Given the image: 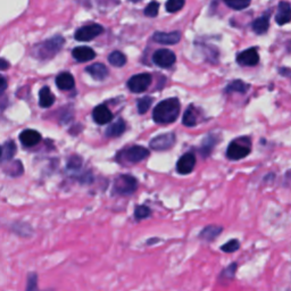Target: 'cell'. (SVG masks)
<instances>
[{
    "label": "cell",
    "mask_w": 291,
    "mask_h": 291,
    "mask_svg": "<svg viewBox=\"0 0 291 291\" xmlns=\"http://www.w3.org/2000/svg\"><path fill=\"white\" fill-rule=\"evenodd\" d=\"M222 231H223L222 226H208L206 227H204V230L199 233V238L201 240L207 241V242H211V241H214L221 233H222Z\"/></svg>",
    "instance_id": "obj_19"
},
{
    "label": "cell",
    "mask_w": 291,
    "mask_h": 291,
    "mask_svg": "<svg viewBox=\"0 0 291 291\" xmlns=\"http://www.w3.org/2000/svg\"><path fill=\"white\" fill-rule=\"evenodd\" d=\"M259 62V55L256 48H249L237 56V63L241 66H255Z\"/></svg>",
    "instance_id": "obj_11"
},
{
    "label": "cell",
    "mask_w": 291,
    "mask_h": 291,
    "mask_svg": "<svg viewBox=\"0 0 291 291\" xmlns=\"http://www.w3.org/2000/svg\"><path fill=\"white\" fill-rule=\"evenodd\" d=\"M104 32V28L99 24H90L82 26L81 29H79L75 32V39L78 41L88 42L94 40L95 38H97L98 35H100Z\"/></svg>",
    "instance_id": "obj_7"
},
{
    "label": "cell",
    "mask_w": 291,
    "mask_h": 291,
    "mask_svg": "<svg viewBox=\"0 0 291 291\" xmlns=\"http://www.w3.org/2000/svg\"><path fill=\"white\" fill-rule=\"evenodd\" d=\"M151 216V210L146 205H139L134 210V218L137 221H142Z\"/></svg>",
    "instance_id": "obj_28"
},
{
    "label": "cell",
    "mask_w": 291,
    "mask_h": 291,
    "mask_svg": "<svg viewBox=\"0 0 291 291\" xmlns=\"http://www.w3.org/2000/svg\"><path fill=\"white\" fill-rule=\"evenodd\" d=\"M82 166V160L81 157L79 156H73L69 158L68 163H67V167L69 170H79Z\"/></svg>",
    "instance_id": "obj_37"
},
{
    "label": "cell",
    "mask_w": 291,
    "mask_h": 291,
    "mask_svg": "<svg viewBox=\"0 0 291 291\" xmlns=\"http://www.w3.org/2000/svg\"><path fill=\"white\" fill-rule=\"evenodd\" d=\"M240 248V242L239 240L237 239H231L230 241H227L223 244V246H221V250L224 251V253H234V251H237Z\"/></svg>",
    "instance_id": "obj_33"
},
{
    "label": "cell",
    "mask_w": 291,
    "mask_h": 291,
    "mask_svg": "<svg viewBox=\"0 0 291 291\" xmlns=\"http://www.w3.org/2000/svg\"><path fill=\"white\" fill-rule=\"evenodd\" d=\"M92 117L97 124L104 125L113 120V114L105 105H99L92 112Z\"/></svg>",
    "instance_id": "obj_13"
},
{
    "label": "cell",
    "mask_w": 291,
    "mask_h": 291,
    "mask_svg": "<svg viewBox=\"0 0 291 291\" xmlns=\"http://www.w3.org/2000/svg\"><path fill=\"white\" fill-rule=\"evenodd\" d=\"M7 80H6V78L2 77V75H0V94H2L6 89H7Z\"/></svg>",
    "instance_id": "obj_38"
},
{
    "label": "cell",
    "mask_w": 291,
    "mask_h": 291,
    "mask_svg": "<svg viewBox=\"0 0 291 291\" xmlns=\"http://www.w3.org/2000/svg\"><path fill=\"white\" fill-rule=\"evenodd\" d=\"M72 55L79 63H85L96 57V52L90 47H77L73 49Z\"/></svg>",
    "instance_id": "obj_15"
},
{
    "label": "cell",
    "mask_w": 291,
    "mask_h": 291,
    "mask_svg": "<svg viewBox=\"0 0 291 291\" xmlns=\"http://www.w3.org/2000/svg\"><path fill=\"white\" fill-rule=\"evenodd\" d=\"M250 154V140L248 138H239L229 145L226 156L231 161H239Z\"/></svg>",
    "instance_id": "obj_3"
},
{
    "label": "cell",
    "mask_w": 291,
    "mask_h": 291,
    "mask_svg": "<svg viewBox=\"0 0 291 291\" xmlns=\"http://www.w3.org/2000/svg\"><path fill=\"white\" fill-rule=\"evenodd\" d=\"M55 102V97L48 87H44L39 92V104L42 108H48Z\"/></svg>",
    "instance_id": "obj_21"
},
{
    "label": "cell",
    "mask_w": 291,
    "mask_h": 291,
    "mask_svg": "<svg viewBox=\"0 0 291 291\" xmlns=\"http://www.w3.org/2000/svg\"><path fill=\"white\" fill-rule=\"evenodd\" d=\"M125 123L122 118H118L116 122H114L113 124H111L108 127L107 130H106V135L111 138H115V137H120L124 133L125 131Z\"/></svg>",
    "instance_id": "obj_22"
},
{
    "label": "cell",
    "mask_w": 291,
    "mask_h": 291,
    "mask_svg": "<svg viewBox=\"0 0 291 291\" xmlns=\"http://www.w3.org/2000/svg\"><path fill=\"white\" fill-rule=\"evenodd\" d=\"M238 269V264L237 263H232L231 265H229L226 269L223 270V272L221 273L220 279L221 280H233L234 276H236V272Z\"/></svg>",
    "instance_id": "obj_31"
},
{
    "label": "cell",
    "mask_w": 291,
    "mask_h": 291,
    "mask_svg": "<svg viewBox=\"0 0 291 291\" xmlns=\"http://www.w3.org/2000/svg\"><path fill=\"white\" fill-rule=\"evenodd\" d=\"M184 0H168L166 2V11L168 13H177L184 6Z\"/></svg>",
    "instance_id": "obj_34"
},
{
    "label": "cell",
    "mask_w": 291,
    "mask_h": 291,
    "mask_svg": "<svg viewBox=\"0 0 291 291\" xmlns=\"http://www.w3.org/2000/svg\"><path fill=\"white\" fill-rule=\"evenodd\" d=\"M291 19L290 5L287 1H281L277 7V13L275 15V21L279 25H284L289 23Z\"/></svg>",
    "instance_id": "obj_16"
},
{
    "label": "cell",
    "mask_w": 291,
    "mask_h": 291,
    "mask_svg": "<svg viewBox=\"0 0 291 291\" xmlns=\"http://www.w3.org/2000/svg\"><path fill=\"white\" fill-rule=\"evenodd\" d=\"M16 154V145L13 141H8L4 145V148H1V158L5 163L11 162Z\"/></svg>",
    "instance_id": "obj_24"
},
{
    "label": "cell",
    "mask_w": 291,
    "mask_h": 291,
    "mask_svg": "<svg viewBox=\"0 0 291 291\" xmlns=\"http://www.w3.org/2000/svg\"><path fill=\"white\" fill-rule=\"evenodd\" d=\"M138 188V181L132 175H120L115 178L113 191L120 196H130L133 194Z\"/></svg>",
    "instance_id": "obj_4"
},
{
    "label": "cell",
    "mask_w": 291,
    "mask_h": 291,
    "mask_svg": "<svg viewBox=\"0 0 291 291\" xmlns=\"http://www.w3.org/2000/svg\"><path fill=\"white\" fill-rule=\"evenodd\" d=\"M151 75L148 73H141V74L133 75L128 82V87L134 94H141L146 91L151 84Z\"/></svg>",
    "instance_id": "obj_6"
},
{
    "label": "cell",
    "mask_w": 291,
    "mask_h": 291,
    "mask_svg": "<svg viewBox=\"0 0 291 291\" xmlns=\"http://www.w3.org/2000/svg\"><path fill=\"white\" fill-rule=\"evenodd\" d=\"M223 1L227 5V7L236 9V11H241L250 5L251 0H223Z\"/></svg>",
    "instance_id": "obj_29"
},
{
    "label": "cell",
    "mask_w": 291,
    "mask_h": 291,
    "mask_svg": "<svg viewBox=\"0 0 291 291\" xmlns=\"http://www.w3.org/2000/svg\"><path fill=\"white\" fill-rule=\"evenodd\" d=\"M215 145H216V138L213 137V135H208L204 140L203 146H201V153L204 154V156H208L210 154Z\"/></svg>",
    "instance_id": "obj_30"
},
{
    "label": "cell",
    "mask_w": 291,
    "mask_h": 291,
    "mask_svg": "<svg viewBox=\"0 0 291 291\" xmlns=\"http://www.w3.org/2000/svg\"><path fill=\"white\" fill-rule=\"evenodd\" d=\"M249 85L244 83L241 80H236L226 87V92H239V94H244L248 91Z\"/></svg>",
    "instance_id": "obj_27"
},
{
    "label": "cell",
    "mask_w": 291,
    "mask_h": 291,
    "mask_svg": "<svg viewBox=\"0 0 291 291\" xmlns=\"http://www.w3.org/2000/svg\"><path fill=\"white\" fill-rule=\"evenodd\" d=\"M151 104H153V98H151V97H147V96H146V97L141 98L140 100L138 101V112H139V114L147 113L148 109L150 108Z\"/></svg>",
    "instance_id": "obj_32"
},
{
    "label": "cell",
    "mask_w": 291,
    "mask_h": 291,
    "mask_svg": "<svg viewBox=\"0 0 291 291\" xmlns=\"http://www.w3.org/2000/svg\"><path fill=\"white\" fill-rule=\"evenodd\" d=\"M108 62L115 67H122L127 64V57L123 52L121 51H113L108 56Z\"/></svg>",
    "instance_id": "obj_25"
},
{
    "label": "cell",
    "mask_w": 291,
    "mask_h": 291,
    "mask_svg": "<svg viewBox=\"0 0 291 291\" xmlns=\"http://www.w3.org/2000/svg\"><path fill=\"white\" fill-rule=\"evenodd\" d=\"M131 1H134V2H137V1H140V0H131Z\"/></svg>",
    "instance_id": "obj_41"
},
{
    "label": "cell",
    "mask_w": 291,
    "mask_h": 291,
    "mask_svg": "<svg viewBox=\"0 0 291 291\" xmlns=\"http://www.w3.org/2000/svg\"><path fill=\"white\" fill-rule=\"evenodd\" d=\"M56 85L61 89V90H71L74 88L75 80L73 75L68 72L61 73L57 78H56Z\"/></svg>",
    "instance_id": "obj_18"
},
{
    "label": "cell",
    "mask_w": 291,
    "mask_h": 291,
    "mask_svg": "<svg viewBox=\"0 0 291 291\" xmlns=\"http://www.w3.org/2000/svg\"><path fill=\"white\" fill-rule=\"evenodd\" d=\"M19 140L25 147H34L41 141V134L35 130H24L19 134Z\"/></svg>",
    "instance_id": "obj_14"
},
{
    "label": "cell",
    "mask_w": 291,
    "mask_h": 291,
    "mask_svg": "<svg viewBox=\"0 0 291 291\" xmlns=\"http://www.w3.org/2000/svg\"><path fill=\"white\" fill-rule=\"evenodd\" d=\"M182 122H183V125L186 127H194L197 124V114L194 112V107H189L184 112L183 114V118H182Z\"/></svg>",
    "instance_id": "obj_26"
},
{
    "label": "cell",
    "mask_w": 291,
    "mask_h": 291,
    "mask_svg": "<svg viewBox=\"0 0 291 291\" xmlns=\"http://www.w3.org/2000/svg\"><path fill=\"white\" fill-rule=\"evenodd\" d=\"M153 61L160 67L167 68L174 64L177 61V56L168 49H160L153 55Z\"/></svg>",
    "instance_id": "obj_8"
},
{
    "label": "cell",
    "mask_w": 291,
    "mask_h": 291,
    "mask_svg": "<svg viewBox=\"0 0 291 291\" xmlns=\"http://www.w3.org/2000/svg\"><path fill=\"white\" fill-rule=\"evenodd\" d=\"M175 144V134L172 133H164L154 138L150 141V148L154 150H167L172 148Z\"/></svg>",
    "instance_id": "obj_9"
},
{
    "label": "cell",
    "mask_w": 291,
    "mask_h": 291,
    "mask_svg": "<svg viewBox=\"0 0 291 291\" xmlns=\"http://www.w3.org/2000/svg\"><path fill=\"white\" fill-rule=\"evenodd\" d=\"M160 11V4L157 1H151L145 9V15L147 17H156Z\"/></svg>",
    "instance_id": "obj_35"
},
{
    "label": "cell",
    "mask_w": 291,
    "mask_h": 291,
    "mask_svg": "<svg viewBox=\"0 0 291 291\" xmlns=\"http://www.w3.org/2000/svg\"><path fill=\"white\" fill-rule=\"evenodd\" d=\"M0 158H1V147H0Z\"/></svg>",
    "instance_id": "obj_40"
},
{
    "label": "cell",
    "mask_w": 291,
    "mask_h": 291,
    "mask_svg": "<svg viewBox=\"0 0 291 291\" xmlns=\"http://www.w3.org/2000/svg\"><path fill=\"white\" fill-rule=\"evenodd\" d=\"M64 38L61 35H55L44 42L35 45L32 48V55L35 58L41 59V61H47L51 59L58 54L63 46H64Z\"/></svg>",
    "instance_id": "obj_2"
},
{
    "label": "cell",
    "mask_w": 291,
    "mask_h": 291,
    "mask_svg": "<svg viewBox=\"0 0 291 291\" xmlns=\"http://www.w3.org/2000/svg\"><path fill=\"white\" fill-rule=\"evenodd\" d=\"M153 39L157 44L161 45H175L181 40V33L174 32H157L155 33Z\"/></svg>",
    "instance_id": "obj_12"
},
{
    "label": "cell",
    "mask_w": 291,
    "mask_h": 291,
    "mask_svg": "<svg viewBox=\"0 0 291 291\" xmlns=\"http://www.w3.org/2000/svg\"><path fill=\"white\" fill-rule=\"evenodd\" d=\"M4 171L11 177H19L24 172V168H23V165L19 161H11L6 163Z\"/></svg>",
    "instance_id": "obj_23"
},
{
    "label": "cell",
    "mask_w": 291,
    "mask_h": 291,
    "mask_svg": "<svg viewBox=\"0 0 291 291\" xmlns=\"http://www.w3.org/2000/svg\"><path fill=\"white\" fill-rule=\"evenodd\" d=\"M194 166H196V156L193 153H187L178 161L177 171L180 174L187 175L194 171Z\"/></svg>",
    "instance_id": "obj_10"
},
{
    "label": "cell",
    "mask_w": 291,
    "mask_h": 291,
    "mask_svg": "<svg viewBox=\"0 0 291 291\" xmlns=\"http://www.w3.org/2000/svg\"><path fill=\"white\" fill-rule=\"evenodd\" d=\"M180 114V101L177 98H168L161 101L153 112L154 121L158 124H170L177 121Z\"/></svg>",
    "instance_id": "obj_1"
},
{
    "label": "cell",
    "mask_w": 291,
    "mask_h": 291,
    "mask_svg": "<svg viewBox=\"0 0 291 291\" xmlns=\"http://www.w3.org/2000/svg\"><path fill=\"white\" fill-rule=\"evenodd\" d=\"M270 28V16L269 15H263L255 19L253 23V30L256 34H264L267 32V30Z\"/></svg>",
    "instance_id": "obj_20"
},
{
    "label": "cell",
    "mask_w": 291,
    "mask_h": 291,
    "mask_svg": "<svg viewBox=\"0 0 291 291\" xmlns=\"http://www.w3.org/2000/svg\"><path fill=\"white\" fill-rule=\"evenodd\" d=\"M85 71H87V73H89L95 80H98V81L105 80L108 75L107 67H106L104 64H100V63H96V64L88 66Z\"/></svg>",
    "instance_id": "obj_17"
},
{
    "label": "cell",
    "mask_w": 291,
    "mask_h": 291,
    "mask_svg": "<svg viewBox=\"0 0 291 291\" xmlns=\"http://www.w3.org/2000/svg\"><path fill=\"white\" fill-rule=\"evenodd\" d=\"M26 291H40L38 288V275L35 273H31L29 275Z\"/></svg>",
    "instance_id": "obj_36"
},
{
    "label": "cell",
    "mask_w": 291,
    "mask_h": 291,
    "mask_svg": "<svg viewBox=\"0 0 291 291\" xmlns=\"http://www.w3.org/2000/svg\"><path fill=\"white\" fill-rule=\"evenodd\" d=\"M9 68V63L4 58H0V71Z\"/></svg>",
    "instance_id": "obj_39"
},
{
    "label": "cell",
    "mask_w": 291,
    "mask_h": 291,
    "mask_svg": "<svg viewBox=\"0 0 291 291\" xmlns=\"http://www.w3.org/2000/svg\"><path fill=\"white\" fill-rule=\"evenodd\" d=\"M149 156V150L147 148L141 147V146H133V147L128 148L124 151H122L120 154V161L124 160L127 163L135 164L140 163L141 161H144Z\"/></svg>",
    "instance_id": "obj_5"
}]
</instances>
